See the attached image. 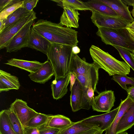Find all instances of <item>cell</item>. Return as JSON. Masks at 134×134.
<instances>
[{
    "label": "cell",
    "instance_id": "cb8c5ba5",
    "mask_svg": "<svg viewBox=\"0 0 134 134\" xmlns=\"http://www.w3.org/2000/svg\"><path fill=\"white\" fill-rule=\"evenodd\" d=\"M85 2L92 11L97 12L107 15L117 16L116 12L111 8L100 2L99 0L88 1Z\"/></svg>",
    "mask_w": 134,
    "mask_h": 134
},
{
    "label": "cell",
    "instance_id": "b9f144b4",
    "mask_svg": "<svg viewBox=\"0 0 134 134\" xmlns=\"http://www.w3.org/2000/svg\"><path fill=\"white\" fill-rule=\"evenodd\" d=\"M98 128H94L79 134H94L98 130Z\"/></svg>",
    "mask_w": 134,
    "mask_h": 134
},
{
    "label": "cell",
    "instance_id": "f546056e",
    "mask_svg": "<svg viewBox=\"0 0 134 134\" xmlns=\"http://www.w3.org/2000/svg\"><path fill=\"white\" fill-rule=\"evenodd\" d=\"M76 76V79L83 86L87 88H92L94 92L96 91L99 77L77 75Z\"/></svg>",
    "mask_w": 134,
    "mask_h": 134
},
{
    "label": "cell",
    "instance_id": "681fc988",
    "mask_svg": "<svg viewBox=\"0 0 134 134\" xmlns=\"http://www.w3.org/2000/svg\"><path fill=\"white\" fill-rule=\"evenodd\" d=\"M132 54L134 58V52H132Z\"/></svg>",
    "mask_w": 134,
    "mask_h": 134
},
{
    "label": "cell",
    "instance_id": "ee69618b",
    "mask_svg": "<svg viewBox=\"0 0 134 134\" xmlns=\"http://www.w3.org/2000/svg\"><path fill=\"white\" fill-rule=\"evenodd\" d=\"M0 33H1L4 29L5 27L4 26L3 21H0Z\"/></svg>",
    "mask_w": 134,
    "mask_h": 134
},
{
    "label": "cell",
    "instance_id": "e575fe53",
    "mask_svg": "<svg viewBox=\"0 0 134 134\" xmlns=\"http://www.w3.org/2000/svg\"><path fill=\"white\" fill-rule=\"evenodd\" d=\"M38 1V0H23L22 7L30 12H32L33 9L36 7Z\"/></svg>",
    "mask_w": 134,
    "mask_h": 134
},
{
    "label": "cell",
    "instance_id": "3957f363",
    "mask_svg": "<svg viewBox=\"0 0 134 134\" xmlns=\"http://www.w3.org/2000/svg\"><path fill=\"white\" fill-rule=\"evenodd\" d=\"M89 51L93 62L109 76L129 74L130 68L125 62L117 60L107 52L94 45H92Z\"/></svg>",
    "mask_w": 134,
    "mask_h": 134
},
{
    "label": "cell",
    "instance_id": "1f68e13d",
    "mask_svg": "<svg viewBox=\"0 0 134 134\" xmlns=\"http://www.w3.org/2000/svg\"><path fill=\"white\" fill-rule=\"evenodd\" d=\"M111 79L117 82L120 86L127 92L128 88L127 85L134 86V78L130 77L127 75H115L113 76Z\"/></svg>",
    "mask_w": 134,
    "mask_h": 134
},
{
    "label": "cell",
    "instance_id": "484cf974",
    "mask_svg": "<svg viewBox=\"0 0 134 134\" xmlns=\"http://www.w3.org/2000/svg\"><path fill=\"white\" fill-rule=\"evenodd\" d=\"M0 134H16L10 124L7 110L0 113Z\"/></svg>",
    "mask_w": 134,
    "mask_h": 134
},
{
    "label": "cell",
    "instance_id": "ab89813d",
    "mask_svg": "<svg viewBox=\"0 0 134 134\" xmlns=\"http://www.w3.org/2000/svg\"><path fill=\"white\" fill-rule=\"evenodd\" d=\"M70 91H71L72 87L75 83L76 80V74L74 73L70 72Z\"/></svg>",
    "mask_w": 134,
    "mask_h": 134
},
{
    "label": "cell",
    "instance_id": "f35d334b",
    "mask_svg": "<svg viewBox=\"0 0 134 134\" xmlns=\"http://www.w3.org/2000/svg\"><path fill=\"white\" fill-rule=\"evenodd\" d=\"M127 97L130 98L134 103V86L128 88Z\"/></svg>",
    "mask_w": 134,
    "mask_h": 134
},
{
    "label": "cell",
    "instance_id": "5b68a950",
    "mask_svg": "<svg viewBox=\"0 0 134 134\" xmlns=\"http://www.w3.org/2000/svg\"><path fill=\"white\" fill-rule=\"evenodd\" d=\"M91 12V21L98 28H124L131 23L118 16L107 15L94 11Z\"/></svg>",
    "mask_w": 134,
    "mask_h": 134
},
{
    "label": "cell",
    "instance_id": "74e56055",
    "mask_svg": "<svg viewBox=\"0 0 134 134\" xmlns=\"http://www.w3.org/2000/svg\"><path fill=\"white\" fill-rule=\"evenodd\" d=\"M86 94L88 98L92 101V100L94 98V91L91 88H86Z\"/></svg>",
    "mask_w": 134,
    "mask_h": 134
},
{
    "label": "cell",
    "instance_id": "7dc6e473",
    "mask_svg": "<svg viewBox=\"0 0 134 134\" xmlns=\"http://www.w3.org/2000/svg\"><path fill=\"white\" fill-rule=\"evenodd\" d=\"M131 6H133V8H134V0H132V2Z\"/></svg>",
    "mask_w": 134,
    "mask_h": 134
},
{
    "label": "cell",
    "instance_id": "2e32d148",
    "mask_svg": "<svg viewBox=\"0 0 134 134\" xmlns=\"http://www.w3.org/2000/svg\"><path fill=\"white\" fill-rule=\"evenodd\" d=\"M59 24L68 27L79 28L80 14L77 10L69 7H64Z\"/></svg>",
    "mask_w": 134,
    "mask_h": 134
},
{
    "label": "cell",
    "instance_id": "8d00e7d4",
    "mask_svg": "<svg viewBox=\"0 0 134 134\" xmlns=\"http://www.w3.org/2000/svg\"><path fill=\"white\" fill-rule=\"evenodd\" d=\"M24 127V134H40L37 128Z\"/></svg>",
    "mask_w": 134,
    "mask_h": 134
},
{
    "label": "cell",
    "instance_id": "7bdbcfd3",
    "mask_svg": "<svg viewBox=\"0 0 134 134\" xmlns=\"http://www.w3.org/2000/svg\"><path fill=\"white\" fill-rule=\"evenodd\" d=\"M72 52L73 53L76 54L79 53L80 51V49L77 46L72 47Z\"/></svg>",
    "mask_w": 134,
    "mask_h": 134
},
{
    "label": "cell",
    "instance_id": "d6986e66",
    "mask_svg": "<svg viewBox=\"0 0 134 134\" xmlns=\"http://www.w3.org/2000/svg\"><path fill=\"white\" fill-rule=\"evenodd\" d=\"M5 64L32 73L35 72L42 65L43 63L36 61H28L13 58L8 60L7 62Z\"/></svg>",
    "mask_w": 134,
    "mask_h": 134
},
{
    "label": "cell",
    "instance_id": "4dcf8cb0",
    "mask_svg": "<svg viewBox=\"0 0 134 134\" xmlns=\"http://www.w3.org/2000/svg\"><path fill=\"white\" fill-rule=\"evenodd\" d=\"M118 51L121 57L134 71V58L132 52L124 48L115 46H113Z\"/></svg>",
    "mask_w": 134,
    "mask_h": 134
},
{
    "label": "cell",
    "instance_id": "f1b7e54d",
    "mask_svg": "<svg viewBox=\"0 0 134 134\" xmlns=\"http://www.w3.org/2000/svg\"><path fill=\"white\" fill-rule=\"evenodd\" d=\"M49 116L50 115L38 113L29 121L27 127L37 128L46 125L49 120Z\"/></svg>",
    "mask_w": 134,
    "mask_h": 134
},
{
    "label": "cell",
    "instance_id": "83f0119b",
    "mask_svg": "<svg viewBox=\"0 0 134 134\" xmlns=\"http://www.w3.org/2000/svg\"><path fill=\"white\" fill-rule=\"evenodd\" d=\"M11 126L16 134H24V127L12 110H7Z\"/></svg>",
    "mask_w": 134,
    "mask_h": 134
},
{
    "label": "cell",
    "instance_id": "8fae6325",
    "mask_svg": "<svg viewBox=\"0 0 134 134\" xmlns=\"http://www.w3.org/2000/svg\"><path fill=\"white\" fill-rule=\"evenodd\" d=\"M10 108L15 113L24 127H27L30 120L38 113L29 107L27 103L22 99H16Z\"/></svg>",
    "mask_w": 134,
    "mask_h": 134
},
{
    "label": "cell",
    "instance_id": "d590c367",
    "mask_svg": "<svg viewBox=\"0 0 134 134\" xmlns=\"http://www.w3.org/2000/svg\"><path fill=\"white\" fill-rule=\"evenodd\" d=\"M19 1L15 0H0V12L6 8L17 3Z\"/></svg>",
    "mask_w": 134,
    "mask_h": 134
},
{
    "label": "cell",
    "instance_id": "e0dca14e",
    "mask_svg": "<svg viewBox=\"0 0 134 134\" xmlns=\"http://www.w3.org/2000/svg\"><path fill=\"white\" fill-rule=\"evenodd\" d=\"M111 8L116 13L117 15L131 23L134 19L129 10V7L120 0H99Z\"/></svg>",
    "mask_w": 134,
    "mask_h": 134
},
{
    "label": "cell",
    "instance_id": "5bb4252c",
    "mask_svg": "<svg viewBox=\"0 0 134 134\" xmlns=\"http://www.w3.org/2000/svg\"><path fill=\"white\" fill-rule=\"evenodd\" d=\"M51 44L50 42L32 27L31 28L27 47L39 51L47 55Z\"/></svg>",
    "mask_w": 134,
    "mask_h": 134
},
{
    "label": "cell",
    "instance_id": "ac0fdd59",
    "mask_svg": "<svg viewBox=\"0 0 134 134\" xmlns=\"http://www.w3.org/2000/svg\"><path fill=\"white\" fill-rule=\"evenodd\" d=\"M20 85L18 78L15 76L0 70V92L7 91L11 90H18Z\"/></svg>",
    "mask_w": 134,
    "mask_h": 134
},
{
    "label": "cell",
    "instance_id": "4fadbf2b",
    "mask_svg": "<svg viewBox=\"0 0 134 134\" xmlns=\"http://www.w3.org/2000/svg\"><path fill=\"white\" fill-rule=\"evenodd\" d=\"M54 71L50 62L48 60L35 72L28 75L31 80L35 82L44 84L54 75Z\"/></svg>",
    "mask_w": 134,
    "mask_h": 134
},
{
    "label": "cell",
    "instance_id": "d4e9b609",
    "mask_svg": "<svg viewBox=\"0 0 134 134\" xmlns=\"http://www.w3.org/2000/svg\"><path fill=\"white\" fill-rule=\"evenodd\" d=\"M56 2L57 5L62 8L64 7H69L76 10H89L91 11V9L83 2L79 0H52Z\"/></svg>",
    "mask_w": 134,
    "mask_h": 134
},
{
    "label": "cell",
    "instance_id": "ba28073f",
    "mask_svg": "<svg viewBox=\"0 0 134 134\" xmlns=\"http://www.w3.org/2000/svg\"><path fill=\"white\" fill-rule=\"evenodd\" d=\"M99 69L94 62L88 63L85 59H81L77 54L72 53L70 72L77 75L99 77Z\"/></svg>",
    "mask_w": 134,
    "mask_h": 134
},
{
    "label": "cell",
    "instance_id": "c3c4849f",
    "mask_svg": "<svg viewBox=\"0 0 134 134\" xmlns=\"http://www.w3.org/2000/svg\"><path fill=\"white\" fill-rule=\"evenodd\" d=\"M131 35L132 37L133 38V40H134V36H133L131 34Z\"/></svg>",
    "mask_w": 134,
    "mask_h": 134
},
{
    "label": "cell",
    "instance_id": "30bf717a",
    "mask_svg": "<svg viewBox=\"0 0 134 134\" xmlns=\"http://www.w3.org/2000/svg\"><path fill=\"white\" fill-rule=\"evenodd\" d=\"M114 92L111 90L103 91L94 97L91 105L94 111L109 112L114 106L115 101Z\"/></svg>",
    "mask_w": 134,
    "mask_h": 134
},
{
    "label": "cell",
    "instance_id": "6da1fadb",
    "mask_svg": "<svg viewBox=\"0 0 134 134\" xmlns=\"http://www.w3.org/2000/svg\"><path fill=\"white\" fill-rule=\"evenodd\" d=\"M32 27L39 34L51 43H56L72 47L77 46L78 32L71 28L64 27L43 19H40Z\"/></svg>",
    "mask_w": 134,
    "mask_h": 134
},
{
    "label": "cell",
    "instance_id": "603a6c76",
    "mask_svg": "<svg viewBox=\"0 0 134 134\" xmlns=\"http://www.w3.org/2000/svg\"><path fill=\"white\" fill-rule=\"evenodd\" d=\"M94 128L99 129L96 126L84 122L81 120L73 122L72 124L69 127L60 130L58 134H79Z\"/></svg>",
    "mask_w": 134,
    "mask_h": 134
},
{
    "label": "cell",
    "instance_id": "9c48e42d",
    "mask_svg": "<svg viewBox=\"0 0 134 134\" xmlns=\"http://www.w3.org/2000/svg\"><path fill=\"white\" fill-rule=\"evenodd\" d=\"M34 23V20L27 23L13 36L5 47L7 52H15L27 47L31 27Z\"/></svg>",
    "mask_w": 134,
    "mask_h": 134
},
{
    "label": "cell",
    "instance_id": "f6af8a7d",
    "mask_svg": "<svg viewBox=\"0 0 134 134\" xmlns=\"http://www.w3.org/2000/svg\"><path fill=\"white\" fill-rule=\"evenodd\" d=\"M103 131V130H99L94 134H102Z\"/></svg>",
    "mask_w": 134,
    "mask_h": 134
},
{
    "label": "cell",
    "instance_id": "8992f818",
    "mask_svg": "<svg viewBox=\"0 0 134 134\" xmlns=\"http://www.w3.org/2000/svg\"><path fill=\"white\" fill-rule=\"evenodd\" d=\"M86 88L76 79L70 95V105L72 111L75 112L81 109L89 110L91 107L92 101L87 97Z\"/></svg>",
    "mask_w": 134,
    "mask_h": 134
},
{
    "label": "cell",
    "instance_id": "bcb514c9",
    "mask_svg": "<svg viewBox=\"0 0 134 134\" xmlns=\"http://www.w3.org/2000/svg\"><path fill=\"white\" fill-rule=\"evenodd\" d=\"M131 13L133 16L134 18V8H133L132 11L131 12Z\"/></svg>",
    "mask_w": 134,
    "mask_h": 134
},
{
    "label": "cell",
    "instance_id": "ffe728a7",
    "mask_svg": "<svg viewBox=\"0 0 134 134\" xmlns=\"http://www.w3.org/2000/svg\"><path fill=\"white\" fill-rule=\"evenodd\" d=\"M133 103L132 100L127 96L125 100H121L117 114L110 126L106 130L105 134H116V129L119 120Z\"/></svg>",
    "mask_w": 134,
    "mask_h": 134
},
{
    "label": "cell",
    "instance_id": "52a82bcc",
    "mask_svg": "<svg viewBox=\"0 0 134 134\" xmlns=\"http://www.w3.org/2000/svg\"><path fill=\"white\" fill-rule=\"evenodd\" d=\"M36 18V13L33 11L5 28L0 33V49L5 48L13 36L26 24Z\"/></svg>",
    "mask_w": 134,
    "mask_h": 134
},
{
    "label": "cell",
    "instance_id": "9a60e30c",
    "mask_svg": "<svg viewBox=\"0 0 134 134\" xmlns=\"http://www.w3.org/2000/svg\"><path fill=\"white\" fill-rule=\"evenodd\" d=\"M70 78V73L66 76L55 79L52 82L51 86L52 95L54 99H61L66 94Z\"/></svg>",
    "mask_w": 134,
    "mask_h": 134
},
{
    "label": "cell",
    "instance_id": "277c9868",
    "mask_svg": "<svg viewBox=\"0 0 134 134\" xmlns=\"http://www.w3.org/2000/svg\"><path fill=\"white\" fill-rule=\"evenodd\" d=\"M106 45H115L134 52V40L126 28L113 29L98 28L96 33Z\"/></svg>",
    "mask_w": 134,
    "mask_h": 134
},
{
    "label": "cell",
    "instance_id": "4316f807",
    "mask_svg": "<svg viewBox=\"0 0 134 134\" xmlns=\"http://www.w3.org/2000/svg\"><path fill=\"white\" fill-rule=\"evenodd\" d=\"M32 12L27 10L23 7L18 8L3 21L5 28Z\"/></svg>",
    "mask_w": 134,
    "mask_h": 134
},
{
    "label": "cell",
    "instance_id": "7402d4cb",
    "mask_svg": "<svg viewBox=\"0 0 134 134\" xmlns=\"http://www.w3.org/2000/svg\"><path fill=\"white\" fill-rule=\"evenodd\" d=\"M73 123L69 118L64 115H50L49 120L46 125L62 130L71 126Z\"/></svg>",
    "mask_w": 134,
    "mask_h": 134
},
{
    "label": "cell",
    "instance_id": "7a4b0ae2",
    "mask_svg": "<svg viewBox=\"0 0 134 134\" xmlns=\"http://www.w3.org/2000/svg\"><path fill=\"white\" fill-rule=\"evenodd\" d=\"M72 47L51 43L47 55L54 71L55 79L65 77L70 72Z\"/></svg>",
    "mask_w": 134,
    "mask_h": 134
},
{
    "label": "cell",
    "instance_id": "7c38bea8",
    "mask_svg": "<svg viewBox=\"0 0 134 134\" xmlns=\"http://www.w3.org/2000/svg\"><path fill=\"white\" fill-rule=\"evenodd\" d=\"M120 108L119 105L111 111L104 114L91 116L82 120L85 123L93 125L100 130L105 131L114 121Z\"/></svg>",
    "mask_w": 134,
    "mask_h": 134
},
{
    "label": "cell",
    "instance_id": "60d3db41",
    "mask_svg": "<svg viewBox=\"0 0 134 134\" xmlns=\"http://www.w3.org/2000/svg\"><path fill=\"white\" fill-rule=\"evenodd\" d=\"M126 28L131 34L134 36V20L130 23Z\"/></svg>",
    "mask_w": 134,
    "mask_h": 134
},
{
    "label": "cell",
    "instance_id": "44dd1931",
    "mask_svg": "<svg viewBox=\"0 0 134 134\" xmlns=\"http://www.w3.org/2000/svg\"><path fill=\"white\" fill-rule=\"evenodd\" d=\"M134 125V103L122 116L117 126L116 134L125 131Z\"/></svg>",
    "mask_w": 134,
    "mask_h": 134
},
{
    "label": "cell",
    "instance_id": "836d02e7",
    "mask_svg": "<svg viewBox=\"0 0 134 134\" xmlns=\"http://www.w3.org/2000/svg\"><path fill=\"white\" fill-rule=\"evenodd\" d=\"M40 134H58L60 130L46 125L37 128Z\"/></svg>",
    "mask_w": 134,
    "mask_h": 134
},
{
    "label": "cell",
    "instance_id": "d6a6232c",
    "mask_svg": "<svg viewBox=\"0 0 134 134\" xmlns=\"http://www.w3.org/2000/svg\"><path fill=\"white\" fill-rule=\"evenodd\" d=\"M23 4V0H19L17 3L3 10L0 13V21H3L6 19L16 9L22 7Z\"/></svg>",
    "mask_w": 134,
    "mask_h": 134
}]
</instances>
